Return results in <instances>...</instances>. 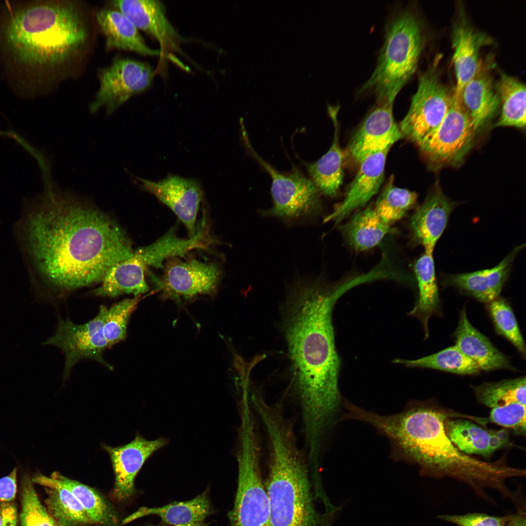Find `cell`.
I'll use <instances>...</instances> for the list:
<instances>
[{"label": "cell", "instance_id": "6da1fadb", "mask_svg": "<svg viewBox=\"0 0 526 526\" xmlns=\"http://www.w3.org/2000/svg\"><path fill=\"white\" fill-rule=\"evenodd\" d=\"M46 190L22 219L20 238L32 276L56 291L101 282L133 251L120 226L88 200L46 178Z\"/></svg>", "mask_w": 526, "mask_h": 526}, {"label": "cell", "instance_id": "7a4b0ae2", "mask_svg": "<svg viewBox=\"0 0 526 526\" xmlns=\"http://www.w3.org/2000/svg\"><path fill=\"white\" fill-rule=\"evenodd\" d=\"M349 289L346 282L329 287L319 280H303L296 282L288 295L283 328L304 432L310 435L327 430L340 402V361L332 311L337 300Z\"/></svg>", "mask_w": 526, "mask_h": 526}, {"label": "cell", "instance_id": "3957f363", "mask_svg": "<svg viewBox=\"0 0 526 526\" xmlns=\"http://www.w3.org/2000/svg\"><path fill=\"white\" fill-rule=\"evenodd\" d=\"M448 415L435 406L416 405L400 413L381 415L364 411L361 421L387 436L402 456L420 466L424 474L462 480L476 490L492 488L507 493L508 477L517 469L483 462L458 450L444 428Z\"/></svg>", "mask_w": 526, "mask_h": 526}, {"label": "cell", "instance_id": "277c9868", "mask_svg": "<svg viewBox=\"0 0 526 526\" xmlns=\"http://www.w3.org/2000/svg\"><path fill=\"white\" fill-rule=\"evenodd\" d=\"M7 49L24 65L38 69L58 68L84 46L88 30L74 4L46 2L14 12L4 27Z\"/></svg>", "mask_w": 526, "mask_h": 526}, {"label": "cell", "instance_id": "5b68a950", "mask_svg": "<svg viewBox=\"0 0 526 526\" xmlns=\"http://www.w3.org/2000/svg\"><path fill=\"white\" fill-rule=\"evenodd\" d=\"M264 428L269 444L265 489L272 526H324L313 502L309 464L292 423L273 420Z\"/></svg>", "mask_w": 526, "mask_h": 526}, {"label": "cell", "instance_id": "8992f818", "mask_svg": "<svg viewBox=\"0 0 526 526\" xmlns=\"http://www.w3.org/2000/svg\"><path fill=\"white\" fill-rule=\"evenodd\" d=\"M425 38L420 20L409 9L398 12L387 23L376 66L360 88L376 101L394 102L415 73Z\"/></svg>", "mask_w": 526, "mask_h": 526}, {"label": "cell", "instance_id": "52a82bcc", "mask_svg": "<svg viewBox=\"0 0 526 526\" xmlns=\"http://www.w3.org/2000/svg\"><path fill=\"white\" fill-rule=\"evenodd\" d=\"M260 447L256 426L244 423L239 428L236 457L238 487L230 526H272L267 494L262 478Z\"/></svg>", "mask_w": 526, "mask_h": 526}, {"label": "cell", "instance_id": "ba28073f", "mask_svg": "<svg viewBox=\"0 0 526 526\" xmlns=\"http://www.w3.org/2000/svg\"><path fill=\"white\" fill-rule=\"evenodd\" d=\"M242 136L248 151L272 179V206L261 211V214L277 217L287 223L311 220L318 216L322 208L321 193L312 181L296 169L286 173L278 171L256 152L245 130L242 131Z\"/></svg>", "mask_w": 526, "mask_h": 526}, {"label": "cell", "instance_id": "9c48e42d", "mask_svg": "<svg viewBox=\"0 0 526 526\" xmlns=\"http://www.w3.org/2000/svg\"><path fill=\"white\" fill-rule=\"evenodd\" d=\"M477 133L460 96L453 93L443 120L418 148L433 168L457 166L472 148Z\"/></svg>", "mask_w": 526, "mask_h": 526}, {"label": "cell", "instance_id": "30bf717a", "mask_svg": "<svg viewBox=\"0 0 526 526\" xmlns=\"http://www.w3.org/2000/svg\"><path fill=\"white\" fill-rule=\"evenodd\" d=\"M452 95L434 68L425 71L419 77L408 111L398 125L402 136L420 146L443 120Z\"/></svg>", "mask_w": 526, "mask_h": 526}, {"label": "cell", "instance_id": "8fae6325", "mask_svg": "<svg viewBox=\"0 0 526 526\" xmlns=\"http://www.w3.org/2000/svg\"><path fill=\"white\" fill-rule=\"evenodd\" d=\"M154 73L147 63L116 57L109 66L98 72L99 87L95 99L89 106L95 113L103 108L108 114L113 113L132 96L141 93L151 85Z\"/></svg>", "mask_w": 526, "mask_h": 526}, {"label": "cell", "instance_id": "7c38bea8", "mask_svg": "<svg viewBox=\"0 0 526 526\" xmlns=\"http://www.w3.org/2000/svg\"><path fill=\"white\" fill-rule=\"evenodd\" d=\"M107 308L101 305L97 315L82 324L69 319H60L55 333L45 342L60 348L65 356L63 376L68 377L73 366L80 359L88 358L97 361L111 370L113 366L103 357L108 347L103 332V323Z\"/></svg>", "mask_w": 526, "mask_h": 526}, {"label": "cell", "instance_id": "4fadbf2b", "mask_svg": "<svg viewBox=\"0 0 526 526\" xmlns=\"http://www.w3.org/2000/svg\"><path fill=\"white\" fill-rule=\"evenodd\" d=\"M219 266L213 262L196 259L183 261L177 257L168 259L163 276L152 277L163 299L176 301H188L199 295H213L222 278Z\"/></svg>", "mask_w": 526, "mask_h": 526}, {"label": "cell", "instance_id": "5bb4252c", "mask_svg": "<svg viewBox=\"0 0 526 526\" xmlns=\"http://www.w3.org/2000/svg\"><path fill=\"white\" fill-rule=\"evenodd\" d=\"M394 102L376 101L349 145V151L359 163L373 153L390 149L402 136L393 113Z\"/></svg>", "mask_w": 526, "mask_h": 526}, {"label": "cell", "instance_id": "9a60e30c", "mask_svg": "<svg viewBox=\"0 0 526 526\" xmlns=\"http://www.w3.org/2000/svg\"><path fill=\"white\" fill-rule=\"evenodd\" d=\"M143 190L150 192L169 207L187 227L190 237L196 233L195 223L203 190L196 180L169 175L158 182L135 177Z\"/></svg>", "mask_w": 526, "mask_h": 526}, {"label": "cell", "instance_id": "2e32d148", "mask_svg": "<svg viewBox=\"0 0 526 526\" xmlns=\"http://www.w3.org/2000/svg\"><path fill=\"white\" fill-rule=\"evenodd\" d=\"M390 150L370 154L358 163L359 169L343 200L324 218V222L340 223L355 211L364 207L377 193L384 181L386 158Z\"/></svg>", "mask_w": 526, "mask_h": 526}, {"label": "cell", "instance_id": "e0dca14e", "mask_svg": "<svg viewBox=\"0 0 526 526\" xmlns=\"http://www.w3.org/2000/svg\"><path fill=\"white\" fill-rule=\"evenodd\" d=\"M167 443V439L164 437L149 440L136 435L132 441L123 446H104L113 465L115 475L113 494L117 500H123L133 494L137 473L146 460Z\"/></svg>", "mask_w": 526, "mask_h": 526}, {"label": "cell", "instance_id": "ac0fdd59", "mask_svg": "<svg viewBox=\"0 0 526 526\" xmlns=\"http://www.w3.org/2000/svg\"><path fill=\"white\" fill-rule=\"evenodd\" d=\"M138 29L157 39L163 49L181 52L183 38L168 19L163 4L157 0H117L111 3Z\"/></svg>", "mask_w": 526, "mask_h": 526}, {"label": "cell", "instance_id": "d6986e66", "mask_svg": "<svg viewBox=\"0 0 526 526\" xmlns=\"http://www.w3.org/2000/svg\"><path fill=\"white\" fill-rule=\"evenodd\" d=\"M456 206L436 186L413 213L409 222L412 238L425 252L432 254Z\"/></svg>", "mask_w": 526, "mask_h": 526}, {"label": "cell", "instance_id": "ffe728a7", "mask_svg": "<svg viewBox=\"0 0 526 526\" xmlns=\"http://www.w3.org/2000/svg\"><path fill=\"white\" fill-rule=\"evenodd\" d=\"M524 246L516 247L496 266L467 273L444 275L442 284L453 287L482 302L487 303L498 298L507 281L513 262Z\"/></svg>", "mask_w": 526, "mask_h": 526}, {"label": "cell", "instance_id": "44dd1931", "mask_svg": "<svg viewBox=\"0 0 526 526\" xmlns=\"http://www.w3.org/2000/svg\"><path fill=\"white\" fill-rule=\"evenodd\" d=\"M453 50L452 63L456 85L454 93L459 95L464 86L477 73L483 66L480 58L482 47L491 42L484 33L472 27L466 21L455 24L452 32Z\"/></svg>", "mask_w": 526, "mask_h": 526}, {"label": "cell", "instance_id": "7402d4cb", "mask_svg": "<svg viewBox=\"0 0 526 526\" xmlns=\"http://www.w3.org/2000/svg\"><path fill=\"white\" fill-rule=\"evenodd\" d=\"M444 428L452 443L467 455L488 457L511 445L508 433L504 429L487 430L468 420L448 418Z\"/></svg>", "mask_w": 526, "mask_h": 526}, {"label": "cell", "instance_id": "603a6c76", "mask_svg": "<svg viewBox=\"0 0 526 526\" xmlns=\"http://www.w3.org/2000/svg\"><path fill=\"white\" fill-rule=\"evenodd\" d=\"M453 337L455 346L475 363L481 371L515 370L508 358L472 325L468 319L465 308L460 311Z\"/></svg>", "mask_w": 526, "mask_h": 526}, {"label": "cell", "instance_id": "cb8c5ba5", "mask_svg": "<svg viewBox=\"0 0 526 526\" xmlns=\"http://www.w3.org/2000/svg\"><path fill=\"white\" fill-rule=\"evenodd\" d=\"M459 96L477 133L490 122L500 109V99L492 77L483 66L464 86Z\"/></svg>", "mask_w": 526, "mask_h": 526}, {"label": "cell", "instance_id": "d4e9b609", "mask_svg": "<svg viewBox=\"0 0 526 526\" xmlns=\"http://www.w3.org/2000/svg\"><path fill=\"white\" fill-rule=\"evenodd\" d=\"M338 109V106H328V113L334 127V137L329 149L317 161L306 165L311 180L321 194L330 197L337 195L344 177V153L339 141Z\"/></svg>", "mask_w": 526, "mask_h": 526}, {"label": "cell", "instance_id": "484cf974", "mask_svg": "<svg viewBox=\"0 0 526 526\" xmlns=\"http://www.w3.org/2000/svg\"><path fill=\"white\" fill-rule=\"evenodd\" d=\"M96 19L105 37L107 50L130 51L145 56L161 55L160 51L146 45L138 29L118 10L101 9L97 13Z\"/></svg>", "mask_w": 526, "mask_h": 526}, {"label": "cell", "instance_id": "4316f807", "mask_svg": "<svg viewBox=\"0 0 526 526\" xmlns=\"http://www.w3.org/2000/svg\"><path fill=\"white\" fill-rule=\"evenodd\" d=\"M147 268L134 251L131 257L109 269L101 282V285L93 293L101 297H115L123 294L141 296L149 290L145 276Z\"/></svg>", "mask_w": 526, "mask_h": 526}, {"label": "cell", "instance_id": "83f0119b", "mask_svg": "<svg viewBox=\"0 0 526 526\" xmlns=\"http://www.w3.org/2000/svg\"><path fill=\"white\" fill-rule=\"evenodd\" d=\"M32 481L47 488L48 512L58 526H82L93 524L74 494L54 478L36 476Z\"/></svg>", "mask_w": 526, "mask_h": 526}, {"label": "cell", "instance_id": "f1b7e54d", "mask_svg": "<svg viewBox=\"0 0 526 526\" xmlns=\"http://www.w3.org/2000/svg\"><path fill=\"white\" fill-rule=\"evenodd\" d=\"M213 512L208 491L206 490L190 500L173 502L157 507H141L125 518L123 524L143 516L154 515L169 526H179L204 522Z\"/></svg>", "mask_w": 526, "mask_h": 526}, {"label": "cell", "instance_id": "f546056e", "mask_svg": "<svg viewBox=\"0 0 526 526\" xmlns=\"http://www.w3.org/2000/svg\"><path fill=\"white\" fill-rule=\"evenodd\" d=\"M414 271L418 288V298L409 315L420 320L426 339L429 335L430 318L440 315V299L432 254L424 252L415 262Z\"/></svg>", "mask_w": 526, "mask_h": 526}, {"label": "cell", "instance_id": "4dcf8cb0", "mask_svg": "<svg viewBox=\"0 0 526 526\" xmlns=\"http://www.w3.org/2000/svg\"><path fill=\"white\" fill-rule=\"evenodd\" d=\"M375 211L368 207L356 211L340 226L343 238L357 251L371 249L379 244L391 230Z\"/></svg>", "mask_w": 526, "mask_h": 526}, {"label": "cell", "instance_id": "1f68e13d", "mask_svg": "<svg viewBox=\"0 0 526 526\" xmlns=\"http://www.w3.org/2000/svg\"><path fill=\"white\" fill-rule=\"evenodd\" d=\"M204 224L205 220H203L196 234L189 239L178 237L174 230L171 229L151 244L139 248L135 252L147 267L163 268V262L165 260L184 256L195 248H207V240L204 236Z\"/></svg>", "mask_w": 526, "mask_h": 526}, {"label": "cell", "instance_id": "d6a6232c", "mask_svg": "<svg viewBox=\"0 0 526 526\" xmlns=\"http://www.w3.org/2000/svg\"><path fill=\"white\" fill-rule=\"evenodd\" d=\"M495 89L500 102V115L494 127L525 129L526 121V86L513 76L502 73Z\"/></svg>", "mask_w": 526, "mask_h": 526}, {"label": "cell", "instance_id": "836d02e7", "mask_svg": "<svg viewBox=\"0 0 526 526\" xmlns=\"http://www.w3.org/2000/svg\"><path fill=\"white\" fill-rule=\"evenodd\" d=\"M51 476L74 494L93 524L104 526L116 525L117 517L114 511L96 490L58 472H54Z\"/></svg>", "mask_w": 526, "mask_h": 526}, {"label": "cell", "instance_id": "e575fe53", "mask_svg": "<svg viewBox=\"0 0 526 526\" xmlns=\"http://www.w3.org/2000/svg\"><path fill=\"white\" fill-rule=\"evenodd\" d=\"M394 363L407 367L430 368L462 375H476L481 370L455 345L417 359H395Z\"/></svg>", "mask_w": 526, "mask_h": 526}, {"label": "cell", "instance_id": "d590c367", "mask_svg": "<svg viewBox=\"0 0 526 526\" xmlns=\"http://www.w3.org/2000/svg\"><path fill=\"white\" fill-rule=\"evenodd\" d=\"M477 400L490 409L513 403L526 404V376L497 382H484L474 386Z\"/></svg>", "mask_w": 526, "mask_h": 526}, {"label": "cell", "instance_id": "8d00e7d4", "mask_svg": "<svg viewBox=\"0 0 526 526\" xmlns=\"http://www.w3.org/2000/svg\"><path fill=\"white\" fill-rule=\"evenodd\" d=\"M417 200L415 192L396 187L391 177L373 207L382 220L391 226L415 205Z\"/></svg>", "mask_w": 526, "mask_h": 526}, {"label": "cell", "instance_id": "74e56055", "mask_svg": "<svg viewBox=\"0 0 526 526\" xmlns=\"http://www.w3.org/2000/svg\"><path fill=\"white\" fill-rule=\"evenodd\" d=\"M488 304V310L496 331L509 340L525 358V341L509 304L506 300L499 297Z\"/></svg>", "mask_w": 526, "mask_h": 526}, {"label": "cell", "instance_id": "f35d334b", "mask_svg": "<svg viewBox=\"0 0 526 526\" xmlns=\"http://www.w3.org/2000/svg\"><path fill=\"white\" fill-rule=\"evenodd\" d=\"M140 296L124 299L107 309L103 332L108 347L125 339L130 317L136 309Z\"/></svg>", "mask_w": 526, "mask_h": 526}, {"label": "cell", "instance_id": "ab89813d", "mask_svg": "<svg viewBox=\"0 0 526 526\" xmlns=\"http://www.w3.org/2000/svg\"><path fill=\"white\" fill-rule=\"evenodd\" d=\"M21 526H58L40 502L31 480L25 477L22 482Z\"/></svg>", "mask_w": 526, "mask_h": 526}, {"label": "cell", "instance_id": "60d3db41", "mask_svg": "<svg viewBox=\"0 0 526 526\" xmlns=\"http://www.w3.org/2000/svg\"><path fill=\"white\" fill-rule=\"evenodd\" d=\"M526 405L519 403L491 409L489 420L499 426L512 429L519 434L526 433Z\"/></svg>", "mask_w": 526, "mask_h": 526}, {"label": "cell", "instance_id": "b9f144b4", "mask_svg": "<svg viewBox=\"0 0 526 526\" xmlns=\"http://www.w3.org/2000/svg\"><path fill=\"white\" fill-rule=\"evenodd\" d=\"M511 516H494L475 512L464 515H441L438 518L458 526H507Z\"/></svg>", "mask_w": 526, "mask_h": 526}, {"label": "cell", "instance_id": "7bdbcfd3", "mask_svg": "<svg viewBox=\"0 0 526 526\" xmlns=\"http://www.w3.org/2000/svg\"><path fill=\"white\" fill-rule=\"evenodd\" d=\"M17 469L14 468L8 475L0 479V501H13L17 492Z\"/></svg>", "mask_w": 526, "mask_h": 526}, {"label": "cell", "instance_id": "ee69618b", "mask_svg": "<svg viewBox=\"0 0 526 526\" xmlns=\"http://www.w3.org/2000/svg\"><path fill=\"white\" fill-rule=\"evenodd\" d=\"M2 508V523L1 526H16L17 514L15 507L10 504L3 505Z\"/></svg>", "mask_w": 526, "mask_h": 526}, {"label": "cell", "instance_id": "f6af8a7d", "mask_svg": "<svg viewBox=\"0 0 526 526\" xmlns=\"http://www.w3.org/2000/svg\"><path fill=\"white\" fill-rule=\"evenodd\" d=\"M507 526H526L525 511L519 510L515 514L511 515Z\"/></svg>", "mask_w": 526, "mask_h": 526}, {"label": "cell", "instance_id": "bcb514c9", "mask_svg": "<svg viewBox=\"0 0 526 526\" xmlns=\"http://www.w3.org/2000/svg\"><path fill=\"white\" fill-rule=\"evenodd\" d=\"M154 526L152 525V526ZM207 526V524L204 523V522H202V523H195V524H192L179 525V526Z\"/></svg>", "mask_w": 526, "mask_h": 526}, {"label": "cell", "instance_id": "7dc6e473", "mask_svg": "<svg viewBox=\"0 0 526 526\" xmlns=\"http://www.w3.org/2000/svg\"><path fill=\"white\" fill-rule=\"evenodd\" d=\"M2 508L0 507V526H2Z\"/></svg>", "mask_w": 526, "mask_h": 526}]
</instances>
